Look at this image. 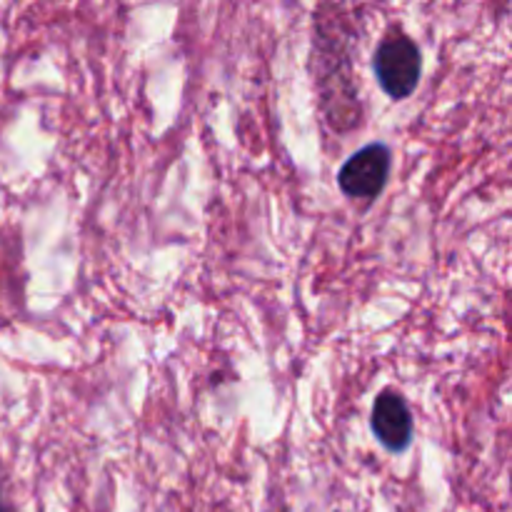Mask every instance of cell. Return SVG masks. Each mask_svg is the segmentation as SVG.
<instances>
[{
    "label": "cell",
    "instance_id": "cell-1",
    "mask_svg": "<svg viewBox=\"0 0 512 512\" xmlns=\"http://www.w3.org/2000/svg\"><path fill=\"white\" fill-rule=\"evenodd\" d=\"M373 70L380 88L393 100H405L418 88L423 73V55L418 43L403 30H390L373 55Z\"/></svg>",
    "mask_w": 512,
    "mask_h": 512
},
{
    "label": "cell",
    "instance_id": "cell-2",
    "mask_svg": "<svg viewBox=\"0 0 512 512\" xmlns=\"http://www.w3.org/2000/svg\"><path fill=\"white\" fill-rule=\"evenodd\" d=\"M393 155L385 143H370L350 155L338 173V185L348 198L375 200L383 193Z\"/></svg>",
    "mask_w": 512,
    "mask_h": 512
},
{
    "label": "cell",
    "instance_id": "cell-3",
    "mask_svg": "<svg viewBox=\"0 0 512 512\" xmlns=\"http://www.w3.org/2000/svg\"><path fill=\"white\" fill-rule=\"evenodd\" d=\"M370 428L385 450L405 453L413 443V415H410L408 400L398 390H383L373 403Z\"/></svg>",
    "mask_w": 512,
    "mask_h": 512
},
{
    "label": "cell",
    "instance_id": "cell-4",
    "mask_svg": "<svg viewBox=\"0 0 512 512\" xmlns=\"http://www.w3.org/2000/svg\"><path fill=\"white\" fill-rule=\"evenodd\" d=\"M0 512H5V503H3V493H0Z\"/></svg>",
    "mask_w": 512,
    "mask_h": 512
}]
</instances>
